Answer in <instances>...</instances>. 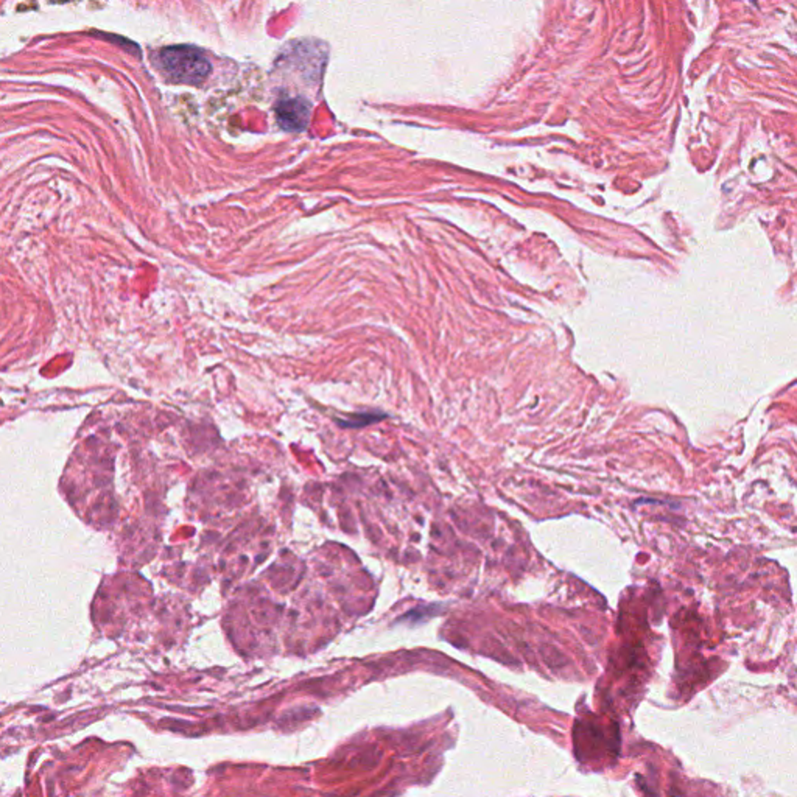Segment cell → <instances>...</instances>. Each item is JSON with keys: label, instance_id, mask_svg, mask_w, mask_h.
<instances>
[{"label": "cell", "instance_id": "1", "mask_svg": "<svg viewBox=\"0 0 797 797\" xmlns=\"http://www.w3.org/2000/svg\"><path fill=\"white\" fill-rule=\"evenodd\" d=\"M157 64L170 81L181 85H201L211 72L206 55L192 46L164 49L157 56Z\"/></svg>", "mask_w": 797, "mask_h": 797}, {"label": "cell", "instance_id": "2", "mask_svg": "<svg viewBox=\"0 0 797 797\" xmlns=\"http://www.w3.org/2000/svg\"><path fill=\"white\" fill-rule=\"evenodd\" d=\"M277 122L287 131H302L308 125L310 105L302 98L283 100L276 107Z\"/></svg>", "mask_w": 797, "mask_h": 797}]
</instances>
